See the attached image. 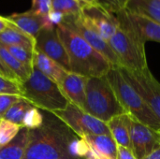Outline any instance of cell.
Listing matches in <instances>:
<instances>
[{"label": "cell", "instance_id": "obj_22", "mask_svg": "<svg viewBox=\"0 0 160 159\" xmlns=\"http://www.w3.org/2000/svg\"><path fill=\"white\" fill-rule=\"evenodd\" d=\"M0 57L4 62V64L7 66V67L17 77L20 83H22L30 77L33 68H30L25 65L22 64L20 61H18L1 43H0Z\"/></svg>", "mask_w": 160, "mask_h": 159}, {"label": "cell", "instance_id": "obj_20", "mask_svg": "<svg viewBox=\"0 0 160 159\" xmlns=\"http://www.w3.org/2000/svg\"><path fill=\"white\" fill-rule=\"evenodd\" d=\"M128 113L117 115L112 118L106 124L110 129L112 137L113 138L117 145L131 149V142L128 126Z\"/></svg>", "mask_w": 160, "mask_h": 159}, {"label": "cell", "instance_id": "obj_34", "mask_svg": "<svg viewBox=\"0 0 160 159\" xmlns=\"http://www.w3.org/2000/svg\"><path fill=\"white\" fill-rule=\"evenodd\" d=\"M13 23L9 21V19L8 17H3L0 16V34L2 32H4L7 28H8L10 25H12Z\"/></svg>", "mask_w": 160, "mask_h": 159}, {"label": "cell", "instance_id": "obj_30", "mask_svg": "<svg viewBox=\"0 0 160 159\" xmlns=\"http://www.w3.org/2000/svg\"><path fill=\"white\" fill-rule=\"evenodd\" d=\"M30 10L40 16H49L52 12V2L51 0H32Z\"/></svg>", "mask_w": 160, "mask_h": 159}, {"label": "cell", "instance_id": "obj_38", "mask_svg": "<svg viewBox=\"0 0 160 159\" xmlns=\"http://www.w3.org/2000/svg\"><path fill=\"white\" fill-rule=\"evenodd\" d=\"M97 159H98V158H97Z\"/></svg>", "mask_w": 160, "mask_h": 159}, {"label": "cell", "instance_id": "obj_1", "mask_svg": "<svg viewBox=\"0 0 160 159\" xmlns=\"http://www.w3.org/2000/svg\"><path fill=\"white\" fill-rule=\"evenodd\" d=\"M43 125L29 130V142L22 159H86V142L77 136L53 113L47 112Z\"/></svg>", "mask_w": 160, "mask_h": 159}, {"label": "cell", "instance_id": "obj_18", "mask_svg": "<svg viewBox=\"0 0 160 159\" xmlns=\"http://www.w3.org/2000/svg\"><path fill=\"white\" fill-rule=\"evenodd\" d=\"M29 142V129L22 127L17 136L6 145L0 146V159H22Z\"/></svg>", "mask_w": 160, "mask_h": 159}, {"label": "cell", "instance_id": "obj_36", "mask_svg": "<svg viewBox=\"0 0 160 159\" xmlns=\"http://www.w3.org/2000/svg\"><path fill=\"white\" fill-rule=\"evenodd\" d=\"M144 159H160V148L156 150L155 152H153L152 154H150L147 157Z\"/></svg>", "mask_w": 160, "mask_h": 159}, {"label": "cell", "instance_id": "obj_33", "mask_svg": "<svg viewBox=\"0 0 160 159\" xmlns=\"http://www.w3.org/2000/svg\"><path fill=\"white\" fill-rule=\"evenodd\" d=\"M117 151H118L117 159H137L135 157V156H134L131 149H128L127 147L118 145Z\"/></svg>", "mask_w": 160, "mask_h": 159}, {"label": "cell", "instance_id": "obj_37", "mask_svg": "<svg viewBox=\"0 0 160 159\" xmlns=\"http://www.w3.org/2000/svg\"><path fill=\"white\" fill-rule=\"evenodd\" d=\"M98 159H108V158H104V157H101V158H98Z\"/></svg>", "mask_w": 160, "mask_h": 159}, {"label": "cell", "instance_id": "obj_7", "mask_svg": "<svg viewBox=\"0 0 160 159\" xmlns=\"http://www.w3.org/2000/svg\"><path fill=\"white\" fill-rule=\"evenodd\" d=\"M52 113L80 138L88 135H111L106 123L95 118L73 104L69 103L65 110Z\"/></svg>", "mask_w": 160, "mask_h": 159}, {"label": "cell", "instance_id": "obj_19", "mask_svg": "<svg viewBox=\"0 0 160 159\" xmlns=\"http://www.w3.org/2000/svg\"><path fill=\"white\" fill-rule=\"evenodd\" d=\"M125 9L160 23V0H128Z\"/></svg>", "mask_w": 160, "mask_h": 159}, {"label": "cell", "instance_id": "obj_12", "mask_svg": "<svg viewBox=\"0 0 160 159\" xmlns=\"http://www.w3.org/2000/svg\"><path fill=\"white\" fill-rule=\"evenodd\" d=\"M82 12L89 24L106 41H109L119 28L116 16L109 13L98 5L82 7Z\"/></svg>", "mask_w": 160, "mask_h": 159}, {"label": "cell", "instance_id": "obj_8", "mask_svg": "<svg viewBox=\"0 0 160 159\" xmlns=\"http://www.w3.org/2000/svg\"><path fill=\"white\" fill-rule=\"evenodd\" d=\"M126 81L141 96L160 123V82L151 73L149 67L131 71L119 67Z\"/></svg>", "mask_w": 160, "mask_h": 159}, {"label": "cell", "instance_id": "obj_35", "mask_svg": "<svg viewBox=\"0 0 160 159\" xmlns=\"http://www.w3.org/2000/svg\"><path fill=\"white\" fill-rule=\"evenodd\" d=\"M81 5L82 7H86V6H96V5H98V1L97 0H78ZM99 6V5H98Z\"/></svg>", "mask_w": 160, "mask_h": 159}, {"label": "cell", "instance_id": "obj_24", "mask_svg": "<svg viewBox=\"0 0 160 159\" xmlns=\"http://www.w3.org/2000/svg\"><path fill=\"white\" fill-rule=\"evenodd\" d=\"M52 11L65 16H75L82 12V6L78 0H51Z\"/></svg>", "mask_w": 160, "mask_h": 159}, {"label": "cell", "instance_id": "obj_32", "mask_svg": "<svg viewBox=\"0 0 160 159\" xmlns=\"http://www.w3.org/2000/svg\"><path fill=\"white\" fill-rule=\"evenodd\" d=\"M0 76H2V77H4V78H6V79H8V80H10V81H12V82H19L20 83V82L18 81V79H17V77L7 67V66L4 64V62L2 61V59H1V57H0Z\"/></svg>", "mask_w": 160, "mask_h": 159}, {"label": "cell", "instance_id": "obj_9", "mask_svg": "<svg viewBox=\"0 0 160 159\" xmlns=\"http://www.w3.org/2000/svg\"><path fill=\"white\" fill-rule=\"evenodd\" d=\"M62 22L79 34L95 50L101 53L113 67H121L119 59L111 48L109 42L102 38L100 35L89 24L82 12L75 16H65Z\"/></svg>", "mask_w": 160, "mask_h": 159}, {"label": "cell", "instance_id": "obj_29", "mask_svg": "<svg viewBox=\"0 0 160 159\" xmlns=\"http://www.w3.org/2000/svg\"><path fill=\"white\" fill-rule=\"evenodd\" d=\"M98 4L111 14L116 15L126 8L128 0H97Z\"/></svg>", "mask_w": 160, "mask_h": 159}, {"label": "cell", "instance_id": "obj_23", "mask_svg": "<svg viewBox=\"0 0 160 159\" xmlns=\"http://www.w3.org/2000/svg\"><path fill=\"white\" fill-rule=\"evenodd\" d=\"M31 107H33V105L29 101H27L26 99L22 97L9 108V110L4 115L3 119L22 127L23 117H24L26 112Z\"/></svg>", "mask_w": 160, "mask_h": 159}, {"label": "cell", "instance_id": "obj_14", "mask_svg": "<svg viewBox=\"0 0 160 159\" xmlns=\"http://www.w3.org/2000/svg\"><path fill=\"white\" fill-rule=\"evenodd\" d=\"M8 18L18 29L34 38H36L42 29L56 27L52 24L49 16H40L31 10L22 13H14Z\"/></svg>", "mask_w": 160, "mask_h": 159}, {"label": "cell", "instance_id": "obj_5", "mask_svg": "<svg viewBox=\"0 0 160 159\" xmlns=\"http://www.w3.org/2000/svg\"><path fill=\"white\" fill-rule=\"evenodd\" d=\"M115 16L119 22V28L108 42L118 57L121 67L131 71L147 68L145 44L138 38L120 13Z\"/></svg>", "mask_w": 160, "mask_h": 159}, {"label": "cell", "instance_id": "obj_2", "mask_svg": "<svg viewBox=\"0 0 160 159\" xmlns=\"http://www.w3.org/2000/svg\"><path fill=\"white\" fill-rule=\"evenodd\" d=\"M56 30L67 50L70 72L87 78L103 77L113 67L101 53L67 24L61 22Z\"/></svg>", "mask_w": 160, "mask_h": 159}, {"label": "cell", "instance_id": "obj_25", "mask_svg": "<svg viewBox=\"0 0 160 159\" xmlns=\"http://www.w3.org/2000/svg\"><path fill=\"white\" fill-rule=\"evenodd\" d=\"M22 127L5 119L0 120V146L11 142L19 133Z\"/></svg>", "mask_w": 160, "mask_h": 159}, {"label": "cell", "instance_id": "obj_11", "mask_svg": "<svg viewBox=\"0 0 160 159\" xmlns=\"http://www.w3.org/2000/svg\"><path fill=\"white\" fill-rule=\"evenodd\" d=\"M35 49L58 63L66 70L70 71L67 50L60 39L56 27L42 29L35 38Z\"/></svg>", "mask_w": 160, "mask_h": 159}, {"label": "cell", "instance_id": "obj_28", "mask_svg": "<svg viewBox=\"0 0 160 159\" xmlns=\"http://www.w3.org/2000/svg\"><path fill=\"white\" fill-rule=\"evenodd\" d=\"M0 95H18L22 97L21 83L0 76Z\"/></svg>", "mask_w": 160, "mask_h": 159}, {"label": "cell", "instance_id": "obj_31", "mask_svg": "<svg viewBox=\"0 0 160 159\" xmlns=\"http://www.w3.org/2000/svg\"><path fill=\"white\" fill-rule=\"evenodd\" d=\"M20 98L22 97L18 95H0V120L4 118V115L9 108Z\"/></svg>", "mask_w": 160, "mask_h": 159}, {"label": "cell", "instance_id": "obj_27", "mask_svg": "<svg viewBox=\"0 0 160 159\" xmlns=\"http://www.w3.org/2000/svg\"><path fill=\"white\" fill-rule=\"evenodd\" d=\"M5 46V45H4ZM7 50L22 64L25 65L26 67L33 68V55H34V51L29 50L24 47L21 46H5Z\"/></svg>", "mask_w": 160, "mask_h": 159}, {"label": "cell", "instance_id": "obj_15", "mask_svg": "<svg viewBox=\"0 0 160 159\" xmlns=\"http://www.w3.org/2000/svg\"><path fill=\"white\" fill-rule=\"evenodd\" d=\"M87 79V77L68 71L59 84L62 93L69 103L75 105L83 112L85 106V88Z\"/></svg>", "mask_w": 160, "mask_h": 159}, {"label": "cell", "instance_id": "obj_21", "mask_svg": "<svg viewBox=\"0 0 160 159\" xmlns=\"http://www.w3.org/2000/svg\"><path fill=\"white\" fill-rule=\"evenodd\" d=\"M0 43L5 46H21L29 50H35V38L24 34L15 25H10L0 34Z\"/></svg>", "mask_w": 160, "mask_h": 159}, {"label": "cell", "instance_id": "obj_4", "mask_svg": "<svg viewBox=\"0 0 160 159\" xmlns=\"http://www.w3.org/2000/svg\"><path fill=\"white\" fill-rule=\"evenodd\" d=\"M84 112L104 123L117 115L127 113L106 75L87 79Z\"/></svg>", "mask_w": 160, "mask_h": 159}, {"label": "cell", "instance_id": "obj_16", "mask_svg": "<svg viewBox=\"0 0 160 159\" xmlns=\"http://www.w3.org/2000/svg\"><path fill=\"white\" fill-rule=\"evenodd\" d=\"M83 139L97 158L117 159V143L111 135H88Z\"/></svg>", "mask_w": 160, "mask_h": 159}, {"label": "cell", "instance_id": "obj_10", "mask_svg": "<svg viewBox=\"0 0 160 159\" xmlns=\"http://www.w3.org/2000/svg\"><path fill=\"white\" fill-rule=\"evenodd\" d=\"M128 126L131 150L137 159H144L160 148V130L146 126L128 114Z\"/></svg>", "mask_w": 160, "mask_h": 159}, {"label": "cell", "instance_id": "obj_13", "mask_svg": "<svg viewBox=\"0 0 160 159\" xmlns=\"http://www.w3.org/2000/svg\"><path fill=\"white\" fill-rule=\"evenodd\" d=\"M119 13L142 43L145 44L147 41L160 43V23L144 16L130 13L126 9Z\"/></svg>", "mask_w": 160, "mask_h": 159}, {"label": "cell", "instance_id": "obj_3", "mask_svg": "<svg viewBox=\"0 0 160 159\" xmlns=\"http://www.w3.org/2000/svg\"><path fill=\"white\" fill-rule=\"evenodd\" d=\"M22 97L34 107L49 112L65 110L69 101L62 93L59 85L36 67L30 77L21 83Z\"/></svg>", "mask_w": 160, "mask_h": 159}, {"label": "cell", "instance_id": "obj_26", "mask_svg": "<svg viewBox=\"0 0 160 159\" xmlns=\"http://www.w3.org/2000/svg\"><path fill=\"white\" fill-rule=\"evenodd\" d=\"M44 123V115L40 112L39 109L31 107L25 113L22 120V127L29 130L37 129L40 127Z\"/></svg>", "mask_w": 160, "mask_h": 159}, {"label": "cell", "instance_id": "obj_6", "mask_svg": "<svg viewBox=\"0 0 160 159\" xmlns=\"http://www.w3.org/2000/svg\"><path fill=\"white\" fill-rule=\"evenodd\" d=\"M106 78L126 112L139 122L160 130V123L141 96L126 81L119 67H112Z\"/></svg>", "mask_w": 160, "mask_h": 159}, {"label": "cell", "instance_id": "obj_17", "mask_svg": "<svg viewBox=\"0 0 160 159\" xmlns=\"http://www.w3.org/2000/svg\"><path fill=\"white\" fill-rule=\"evenodd\" d=\"M33 67H36L45 76L56 82L58 85L68 72L58 63L35 49L33 55Z\"/></svg>", "mask_w": 160, "mask_h": 159}]
</instances>
